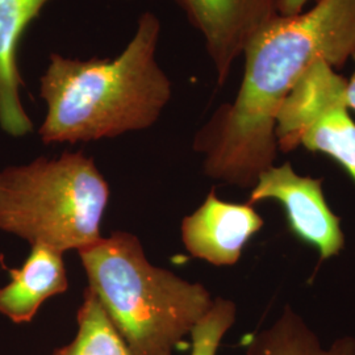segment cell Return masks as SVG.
Returning <instances> with one entry per match:
<instances>
[{
    "mask_svg": "<svg viewBox=\"0 0 355 355\" xmlns=\"http://www.w3.org/2000/svg\"><path fill=\"white\" fill-rule=\"evenodd\" d=\"M352 58L355 62V54ZM347 103H349L350 111L355 112V69L353 76H350V79L347 80Z\"/></svg>",
    "mask_w": 355,
    "mask_h": 355,
    "instance_id": "cell-15",
    "label": "cell"
},
{
    "mask_svg": "<svg viewBox=\"0 0 355 355\" xmlns=\"http://www.w3.org/2000/svg\"><path fill=\"white\" fill-rule=\"evenodd\" d=\"M11 282L0 288V313L16 324L31 322L48 299L69 288L64 253L33 245L20 268H10Z\"/></svg>",
    "mask_w": 355,
    "mask_h": 355,
    "instance_id": "cell-10",
    "label": "cell"
},
{
    "mask_svg": "<svg viewBox=\"0 0 355 355\" xmlns=\"http://www.w3.org/2000/svg\"><path fill=\"white\" fill-rule=\"evenodd\" d=\"M263 224L252 204L225 202L212 190L192 215L183 218L182 241L193 258L214 266H233Z\"/></svg>",
    "mask_w": 355,
    "mask_h": 355,
    "instance_id": "cell-8",
    "label": "cell"
},
{
    "mask_svg": "<svg viewBox=\"0 0 355 355\" xmlns=\"http://www.w3.org/2000/svg\"><path fill=\"white\" fill-rule=\"evenodd\" d=\"M161 23L141 15L135 36L114 58H67L51 53L40 79L46 104L38 135L45 144L114 139L152 127L171 99V82L157 62Z\"/></svg>",
    "mask_w": 355,
    "mask_h": 355,
    "instance_id": "cell-2",
    "label": "cell"
},
{
    "mask_svg": "<svg viewBox=\"0 0 355 355\" xmlns=\"http://www.w3.org/2000/svg\"><path fill=\"white\" fill-rule=\"evenodd\" d=\"M237 316V306L224 297H216L209 311L191 330V355H217L221 340Z\"/></svg>",
    "mask_w": 355,
    "mask_h": 355,
    "instance_id": "cell-13",
    "label": "cell"
},
{
    "mask_svg": "<svg viewBox=\"0 0 355 355\" xmlns=\"http://www.w3.org/2000/svg\"><path fill=\"white\" fill-rule=\"evenodd\" d=\"M311 0H283L280 7L282 16H293L297 13L303 12L305 6Z\"/></svg>",
    "mask_w": 355,
    "mask_h": 355,
    "instance_id": "cell-14",
    "label": "cell"
},
{
    "mask_svg": "<svg viewBox=\"0 0 355 355\" xmlns=\"http://www.w3.org/2000/svg\"><path fill=\"white\" fill-rule=\"evenodd\" d=\"M76 322V338L53 355H135L89 287L78 309Z\"/></svg>",
    "mask_w": 355,
    "mask_h": 355,
    "instance_id": "cell-12",
    "label": "cell"
},
{
    "mask_svg": "<svg viewBox=\"0 0 355 355\" xmlns=\"http://www.w3.org/2000/svg\"><path fill=\"white\" fill-rule=\"evenodd\" d=\"M79 258L89 290L135 355H174L215 300L203 284L152 265L128 232L102 237Z\"/></svg>",
    "mask_w": 355,
    "mask_h": 355,
    "instance_id": "cell-3",
    "label": "cell"
},
{
    "mask_svg": "<svg viewBox=\"0 0 355 355\" xmlns=\"http://www.w3.org/2000/svg\"><path fill=\"white\" fill-rule=\"evenodd\" d=\"M203 36L218 85L261 31L275 21L283 0H174Z\"/></svg>",
    "mask_w": 355,
    "mask_h": 355,
    "instance_id": "cell-7",
    "label": "cell"
},
{
    "mask_svg": "<svg viewBox=\"0 0 355 355\" xmlns=\"http://www.w3.org/2000/svg\"><path fill=\"white\" fill-rule=\"evenodd\" d=\"M110 187L82 152L0 171V230L61 253L85 250L102 239Z\"/></svg>",
    "mask_w": 355,
    "mask_h": 355,
    "instance_id": "cell-4",
    "label": "cell"
},
{
    "mask_svg": "<svg viewBox=\"0 0 355 355\" xmlns=\"http://www.w3.org/2000/svg\"><path fill=\"white\" fill-rule=\"evenodd\" d=\"M355 54V0H318L293 16H279L243 51L236 99L223 104L193 139L207 177L253 189L275 165L277 114L284 98L318 60L334 69Z\"/></svg>",
    "mask_w": 355,
    "mask_h": 355,
    "instance_id": "cell-1",
    "label": "cell"
},
{
    "mask_svg": "<svg viewBox=\"0 0 355 355\" xmlns=\"http://www.w3.org/2000/svg\"><path fill=\"white\" fill-rule=\"evenodd\" d=\"M51 0H0V127L12 137L33 130L23 108V79L17 66L19 42L28 26Z\"/></svg>",
    "mask_w": 355,
    "mask_h": 355,
    "instance_id": "cell-9",
    "label": "cell"
},
{
    "mask_svg": "<svg viewBox=\"0 0 355 355\" xmlns=\"http://www.w3.org/2000/svg\"><path fill=\"white\" fill-rule=\"evenodd\" d=\"M266 200L283 205L292 233L315 248L321 261L341 253L345 246L341 220L327 203L322 179L299 175L290 162L271 166L258 177L248 203Z\"/></svg>",
    "mask_w": 355,
    "mask_h": 355,
    "instance_id": "cell-6",
    "label": "cell"
},
{
    "mask_svg": "<svg viewBox=\"0 0 355 355\" xmlns=\"http://www.w3.org/2000/svg\"><path fill=\"white\" fill-rule=\"evenodd\" d=\"M278 150L303 146L328 155L355 184V121L347 103V80L318 60L292 87L275 123Z\"/></svg>",
    "mask_w": 355,
    "mask_h": 355,
    "instance_id": "cell-5",
    "label": "cell"
},
{
    "mask_svg": "<svg viewBox=\"0 0 355 355\" xmlns=\"http://www.w3.org/2000/svg\"><path fill=\"white\" fill-rule=\"evenodd\" d=\"M243 346L246 355H355L354 337H340L325 347L290 305L270 328L248 336Z\"/></svg>",
    "mask_w": 355,
    "mask_h": 355,
    "instance_id": "cell-11",
    "label": "cell"
}]
</instances>
